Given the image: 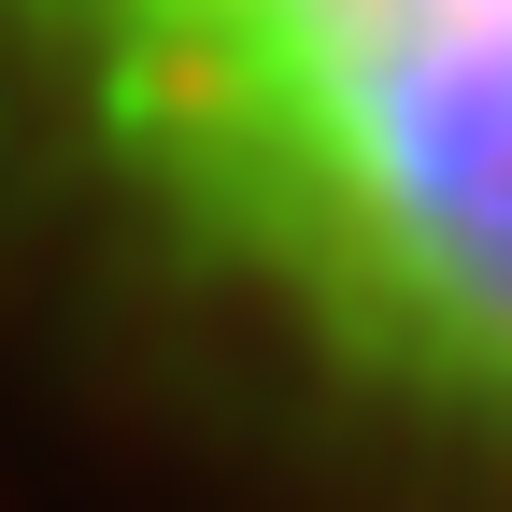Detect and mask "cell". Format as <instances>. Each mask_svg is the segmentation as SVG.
<instances>
[{
  "mask_svg": "<svg viewBox=\"0 0 512 512\" xmlns=\"http://www.w3.org/2000/svg\"><path fill=\"white\" fill-rule=\"evenodd\" d=\"M0 328L256 512H512V0H0Z\"/></svg>",
  "mask_w": 512,
  "mask_h": 512,
  "instance_id": "cell-1",
  "label": "cell"
}]
</instances>
